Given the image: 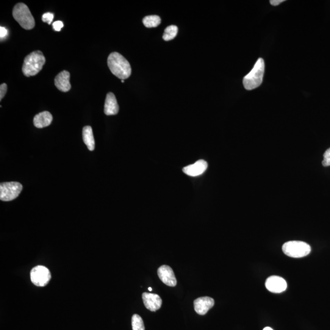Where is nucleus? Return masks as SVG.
I'll use <instances>...</instances> for the list:
<instances>
[{
	"mask_svg": "<svg viewBox=\"0 0 330 330\" xmlns=\"http://www.w3.org/2000/svg\"><path fill=\"white\" fill-rule=\"evenodd\" d=\"M107 63L110 71L119 79L126 80L132 74L131 66L128 61L118 52L112 53L108 58Z\"/></svg>",
	"mask_w": 330,
	"mask_h": 330,
	"instance_id": "f257e3e1",
	"label": "nucleus"
},
{
	"mask_svg": "<svg viewBox=\"0 0 330 330\" xmlns=\"http://www.w3.org/2000/svg\"><path fill=\"white\" fill-rule=\"evenodd\" d=\"M46 58L41 51H35L25 58L22 72L27 77L35 76L43 69Z\"/></svg>",
	"mask_w": 330,
	"mask_h": 330,
	"instance_id": "f03ea898",
	"label": "nucleus"
},
{
	"mask_svg": "<svg viewBox=\"0 0 330 330\" xmlns=\"http://www.w3.org/2000/svg\"><path fill=\"white\" fill-rule=\"evenodd\" d=\"M264 71V60L261 58H259L250 73L243 78V86L246 90H253L260 87L263 81Z\"/></svg>",
	"mask_w": 330,
	"mask_h": 330,
	"instance_id": "7ed1b4c3",
	"label": "nucleus"
},
{
	"mask_svg": "<svg viewBox=\"0 0 330 330\" xmlns=\"http://www.w3.org/2000/svg\"><path fill=\"white\" fill-rule=\"evenodd\" d=\"M13 16L15 20L23 29L30 30L34 29L35 21L29 7L23 3L17 4L13 11Z\"/></svg>",
	"mask_w": 330,
	"mask_h": 330,
	"instance_id": "20e7f679",
	"label": "nucleus"
},
{
	"mask_svg": "<svg viewBox=\"0 0 330 330\" xmlns=\"http://www.w3.org/2000/svg\"><path fill=\"white\" fill-rule=\"evenodd\" d=\"M282 251L288 256L300 258L307 256L311 248L309 244L302 241H289L282 246Z\"/></svg>",
	"mask_w": 330,
	"mask_h": 330,
	"instance_id": "39448f33",
	"label": "nucleus"
},
{
	"mask_svg": "<svg viewBox=\"0 0 330 330\" xmlns=\"http://www.w3.org/2000/svg\"><path fill=\"white\" fill-rule=\"evenodd\" d=\"M23 190V186L17 182L2 183L0 185V199L11 201L16 199Z\"/></svg>",
	"mask_w": 330,
	"mask_h": 330,
	"instance_id": "423d86ee",
	"label": "nucleus"
},
{
	"mask_svg": "<svg viewBox=\"0 0 330 330\" xmlns=\"http://www.w3.org/2000/svg\"><path fill=\"white\" fill-rule=\"evenodd\" d=\"M30 277L33 284L38 287H44L48 284L52 276L48 268L43 265H38L32 269Z\"/></svg>",
	"mask_w": 330,
	"mask_h": 330,
	"instance_id": "0eeeda50",
	"label": "nucleus"
},
{
	"mask_svg": "<svg viewBox=\"0 0 330 330\" xmlns=\"http://www.w3.org/2000/svg\"><path fill=\"white\" fill-rule=\"evenodd\" d=\"M265 287L273 293H281L287 289V282L278 276H271L266 280Z\"/></svg>",
	"mask_w": 330,
	"mask_h": 330,
	"instance_id": "6e6552de",
	"label": "nucleus"
},
{
	"mask_svg": "<svg viewBox=\"0 0 330 330\" xmlns=\"http://www.w3.org/2000/svg\"><path fill=\"white\" fill-rule=\"evenodd\" d=\"M158 276L163 283L170 287H175L177 280L173 269L168 265H162L158 269Z\"/></svg>",
	"mask_w": 330,
	"mask_h": 330,
	"instance_id": "1a4fd4ad",
	"label": "nucleus"
},
{
	"mask_svg": "<svg viewBox=\"0 0 330 330\" xmlns=\"http://www.w3.org/2000/svg\"><path fill=\"white\" fill-rule=\"evenodd\" d=\"M193 303L196 313L203 315L206 314L207 312L214 306L215 301L209 296H202L196 299Z\"/></svg>",
	"mask_w": 330,
	"mask_h": 330,
	"instance_id": "9d476101",
	"label": "nucleus"
},
{
	"mask_svg": "<svg viewBox=\"0 0 330 330\" xmlns=\"http://www.w3.org/2000/svg\"><path fill=\"white\" fill-rule=\"evenodd\" d=\"M142 298L146 308L152 312L157 311L162 306V298L157 294L145 292L143 293Z\"/></svg>",
	"mask_w": 330,
	"mask_h": 330,
	"instance_id": "9b49d317",
	"label": "nucleus"
},
{
	"mask_svg": "<svg viewBox=\"0 0 330 330\" xmlns=\"http://www.w3.org/2000/svg\"><path fill=\"white\" fill-rule=\"evenodd\" d=\"M208 167L207 163L204 160H199L194 164L186 166L183 168V172L191 177L201 176L206 171Z\"/></svg>",
	"mask_w": 330,
	"mask_h": 330,
	"instance_id": "f8f14e48",
	"label": "nucleus"
},
{
	"mask_svg": "<svg viewBox=\"0 0 330 330\" xmlns=\"http://www.w3.org/2000/svg\"><path fill=\"white\" fill-rule=\"evenodd\" d=\"M55 85L62 92H68L71 89L70 73L67 71H63L57 75L55 77Z\"/></svg>",
	"mask_w": 330,
	"mask_h": 330,
	"instance_id": "ddd939ff",
	"label": "nucleus"
},
{
	"mask_svg": "<svg viewBox=\"0 0 330 330\" xmlns=\"http://www.w3.org/2000/svg\"><path fill=\"white\" fill-rule=\"evenodd\" d=\"M119 105L115 94H107L104 105V113L107 116L116 115L119 112Z\"/></svg>",
	"mask_w": 330,
	"mask_h": 330,
	"instance_id": "4468645a",
	"label": "nucleus"
},
{
	"mask_svg": "<svg viewBox=\"0 0 330 330\" xmlns=\"http://www.w3.org/2000/svg\"><path fill=\"white\" fill-rule=\"evenodd\" d=\"M53 121L52 114L49 112H43L38 114L33 119V124L38 129L44 128L51 124Z\"/></svg>",
	"mask_w": 330,
	"mask_h": 330,
	"instance_id": "2eb2a0df",
	"label": "nucleus"
},
{
	"mask_svg": "<svg viewBox=\"0 0 330 330\" xmlns=\"http://www.w3.org/2000/svg\"><path fill=\"white\" fill-rule=\"evenodd\" d=\"M83 140L87 148L90 151L95 149V140H94L92 127L85 126L83 129Z\"/></svg>",
	"mask_w": 330,
	"mask_h": 330,
	"instance_id": "dca6fc26",
	"label": "nucleus"
},
{
	"mask_svg": "<svg viewBox=\"0 0 330 330\" xmlns=\"http://www.w3.org/2000/svg\"><path fill=\"white\" fill-rule=\"evenodd\" d=\"M143 22L147 28H154L159 26L161 23V19L158 16H148L143 19Z\"/></svg>",
	"mask_w": 330,
	"mask_h": 330,
	"instance_id": "f3484780",
	"label": "nucleus"
},
{
	"mask_svg": "<svg viewBox=\"0 0 330 330\" xmlns=\"http://www.w3.org/2000/svg\"><path fill=\"white\" fill-rule=\"evenodd\" d=\"M178 32V29L175 26H169L165 30L163 35V40L166 41H171L175 38Z\"/></svg>",
	"mask_w": 330,
	"mask_h": 330,
	"instance_id": "a211bd4d",
	"label": "nucleus"
},
{
	"mask_svg": "<svg viewBox=\"0 0 330 330\" xmlns=\"http://www.w3.org/2000/svg\"><path fill=\"white\" fill-rule=\"evenodd\" d=\"M132 326L133 330H145L142 318L138 314H134L132 316Z\"/></svg>",
	"mask_w": 330,
	"mask_h": 330,
	"instance_id": "6ab92c4d",
	"label": "nucleus"
},
{
	"mask_svg": "<svg viewBox=\"0 0 330 330\" xmlns=\"http://www.w3.org/2000/svg\"><path fill=\"white\" fill-rule=\"evenodd\" d=\"M54 15L51 13H47L44 14L43 17H42V20L45 23H47L49 25H51L53 20H54Z\"/></svg>",
	"mask_w": 330,
	"mask_h": 330,
	"instance_id": "aec40b11",
	"label": "nucleus"
},
{
	"mask_svg": "<svg viewBox=\"0 0 330 330\" xmlns=\"http://www.w3.org/2000/svg\"><path fill=\"white\" fill-rule=\"evenodd\" d=\"M322 165L324 166H330V148L327 149L323 154Z\"/></svg>",
	"mask_w": 330,
	"mask_h": 330,
	"instance_id": "412c9836",
	"label": "nucleus"
},
{
	"mask_svg": "<svg viewBox=\"0 0 330 330\" xmlns=\"http://www.w3.org/2000/svg\"><path fill=\"white\" fill-rule=\"evenodd\" d=\"M8 87L6 83H3V84L0 86V100L3 99L4 98L6 94L7 93Z\"/></svg>",
	"mask_w": 330,
	"mask_h": 330,
	"instance_id": "4be33fe9",
	"label": "nucleus"
},
{
	"mask_svg": "<svg viewBox=\"0 0 330 330\" xmlns=\"http://www.w3.org/2000/svg\"><path fill=\"white\" fill-rule=\"evenodd\" d=\"M53 28L56 32H60L64 27V24L62 21H56L52 24Z\"/></svg>",
	"mask_w": 330,
	"mask_h": 330,
	"instance_id": "5701e85b",
	"label": "nucleus"
},
{
	"mask_svg": "<svg viewBox=\"0 0 330 330\" xmlns=\"http://www.w3.org/2000/svg\"><path fill=\"white\" fill-rule=\"evenodd\" d=\"M8 34V30L4 27H0V38L1 40L7 37Z\"/></svg>",
	"mask_w": 330,
	"mask_h": 330,
	"instance_id": "b1692460",
	"label": "nucleus"
},
{
	"mask_svg": "<svg viewBox=\"0 0 330 330\" xmlns=\"http://www.w3.org/2000/svg\"><path fill=\"white\" fill-rule=\"evenodd\" d=\"M284 2H285L284 0H270V3L271 5L276 7Z\"/></svg>",
	"mask_w": 330,
	"mask_h": 330,
	"instance_id": "393cba45",
	"label": "nucleus"
},
{
	"mask_svg": "<svg viewBox=\"0 0 330 330\" xmlns=\"http://www.w3.org/2000/svg\"><path fill=\"white\" fill-rule=\"evenodd\" d=\"M263 330H273L272 328H270V327H265V328H263Z\"/></svg>",
	"mask_w": 330,
	"mask_h": 330,
	"instance_id": "a878e982",
	"label": "nucleus"
},
{
	"mask_svg": "<svg viewBox=\"0 0 330 330\" xmlns=\"http://www.w3.org/2000/svg\"><path fill=\"white\" fill-rule=\"evenodd\" d=\"M148 289H149V291H152V289L151 287H149Z\"/></svg>",
	"mask_w": 330,
	"mask_h": 330,
	"instance_id": "bb28decb",
	"label": "nucleus"
},
{
	"mask_svg": "<svg viewBox=\"0 0 330 330\" xmlns=\"http://www.w3.org/2000/svg\"><path fill=\"white\" fill-rule=\"evenodd\" d=\"M121 82L122 83H124V80H121Z\"/></svg>",
	"mask_w": 330,
	"mask_h": 330,
	"instance_id": "cd10ccee",
	"label": "nucleus"
}]
</instances>
